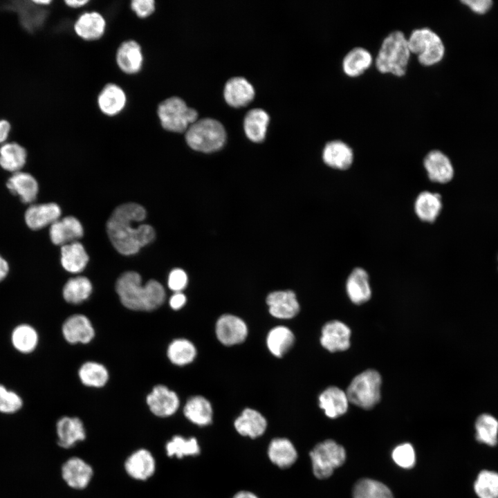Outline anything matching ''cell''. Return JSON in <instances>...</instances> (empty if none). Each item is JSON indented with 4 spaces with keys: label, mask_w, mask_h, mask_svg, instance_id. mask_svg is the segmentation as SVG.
<instances>
[{
    "label": "cell",
    "mask_w": 498,
    "mask_h": 498,
    "mask_svg": "<svg viewBox=\"0 0 498 498\" xmlns=\"http://www.w3.org/2000/svg\"><path fill=\"white\" fill-rule=\"evenodd\" d=\"M145 216L144 208L134 203L120 205L112 212L107 230L113 246L120 254H136L154 240V228L147 224H138Z\"/></svg>",
    "instance_id": "1"
},
{
    "label": "cell",
    "mask_w": 498,
    "mask_h": 498,
    "mask_svg": "<svg viewBox=\"0 0 498 498\" xmlns=\"http://www.w3.org/2000/svg\"><path fill=\"white\" fill-rule=\"evenodd\" d=\"M116 290L122 304L133 311H151L165 300V290L160 283L151 279L142 285L140 275L133 271L125 272L119 277Z\"/></svg>",
    "instance_id": "2"
},
{
    "label": "cell",
    "mask_w": 498,
    "mask_h": 498,
    "mask_svg": "<svg viewBox=\"0 0 498 498\" xmlns=\"http://www.w3.org/2000/svg\"><path fill=\"white\" fill-rule=\"evenodd\" d=\"M411 56L407 37L394 30L382 39L374 64L379 73L400 77L406 74Z\"/></svg>",
    "instance_id": "3"
},
{
    "label": "cell",
    "mask_w": 498,
    "mask_h": 498,
    "mask_svg": "<svg viewBox=\"0 0 498 498\" xmlns=\"http://www.w3.org/2000/svg\"><path fill=\"white\" fill-rule=\"evenodd\" d=\"M226 139V132L218 120L205 118L196 120L185 131V140L193 149L212 152L221 148Z\"/></svg>",
    "instance_id": "4"
},
{
    "label": "cell",
    "mask_w": 498,
    "mask_h": 498,
    "mask_svg": "<svg viewBox=\"0 0 498 498\" xmlns=\"http://www.w3.org/2000/svg\"><path fill=\"white\" fill-rule=\"evenodd\" d=\"M410 53L423 66H432L443 59L445 48L441 37L427 27L414 29L407 37Z\"/></svg>",
    "instance_id": "5"
},
{
    "label": "cell",
    "mask_w": 498,
    "mask_h": 498,
    "mask_svg": "<svg viewBox=\"0 0 498 498\" xmlns=\"http://www.w3.org/2000/svg\"><path fill=\"white\" fill-rule=\"evenodd\" d=\"M157 116L163 129L181 133L186 131L197 120L198 113L193 108L189 107L182 98L172 96L159 104Z\"/></svg>",
    "instance_id": "6"
},
{
    "label": "cell",
    "mask_w": 498,
    "mask_h": 498,
    "mask_svg": "<svg viewBox=\"0 0 498 498\" xmlns=\"http://www.w3.org/2000/svg\"><path fill=\"white\" fill-rule=\"evenodd\" d=\"M382 379L380 374L368 369L357 375L347 387L349 402L365 409L374 407L380 400Z\"/></svg>",
    "instance_id": "7"
},
{
    "label": "cell",
    "mask_w": 498,
    "mask_h": 498,
    "mask_svg": "<svg viewBox=\"0 0 498 498\" xmlns=\"http://www.w3.org/2000/svg\"><path fill=\"white\" fill-rule=\"evenodd\" d=\"M313 472L315 477H329L333 470L342 465L346 460L344 448L331 439L319 443L310 452Z\"/></svg>",
    "instance_id": "8"
},
{
    "label": "cell",
    "mask_w": 498,
    "mask_h": 498,
    "mask_svg": "<svg viewBox=\"0 0 498 498\" xmlns=\"http://www.w3.org/2000/svg\"><path fill=\"white\" fill-rule=\"evenodd\" d=\"M150 411L158 417H167L178 410L180 401L178 395L167 386H154L146 398Z\"/></svg>",
    "instance_id": "9"
},
{
    "label": "cell",
    "mask_w": 498,
    "mask_h": 498,
    "mask_svg": "<svg viewBox=\"0 0 498 498\" xmlns=\"http://www.w3.org/2000/svg\"><path fill=\"white\" fill-rule=\"evenodd\" d=\"M216 335L219 342L224 345L238 344L246 340L248 335V327L240 317L225 314L216 322Z\"/></svg>",
    "instance_id": "10"
},
{
    "label": "cell",
    "mask_w": 498,
    "mask_h": 498,
    "mask_svg": "<svg viewBox=\"0 0 498 498\" xmlns=\"http://www.w3.org/2000/svg\"><path fill=\"white\" fill-rule=\"evenodd\" d=\"M428 178L437 183H447L454 176V167L450 159L439 149L430 151L423 160Z\"/></svg>",
    "instance_id": "11"
},
{
    "label": "cell",
    "mask_w": 498,
    "mask_h": 498,
    "mask_svg": "<svg viewBox=\"0 0 498 498\" xmlns=\"http://www.w3.org/2000/svg\"><path fill=\"white\" fill-rule=\"evenodd\" d=\"M64 338L70 344H87L95 337V329L84 315L74 314L64 322L62 326Z\"/></svg>",
    "instance_id": "12"
},
{
    "label": "cell",
    "mask_w": 498,
    "mask_h": 498,
    "mask_svg": "<svg viewBox=\"0 0 498 498\" xmlns=\"http://www.w3.org/2000/svg\"><path fill=\"white\" fill-rule=\"evenodd\" d=\"M322 157L324 163L329 167L344 171L353 165L354 152L353 149L343 140H333L325 144Z\"/></svg>",
    "instance_id": "13"
},
{
    "label": "cell",
    "mask_w": 498,
    "mask_h": 498,
    "mask_svg": "<svg viewBox=\"0 0 498 498\" xmlns=\"http://www.w3.org/2000/svg\"><path fill=\"white\" fill-rule=\"evenodd\" d=\"M351 330L344 323L333 320L322 329L321 344L330 352L343 351L350 347Z\"/></svg>",
    "instance_id": "14"
},
{
    "label": "cell",
    "mask_w": 498,
    "mask_h": 498,
    "mask_svg": "<svg viewBox=\"0 0 498 498\" xmlns=\"http://www.w3.org/2000/svg\"><path fill=\"white\" fill-rule=\"evenodd\" d=\"M266 303L271 315L279 319H290L299 311V304L292 290H277L270 293Z\"/></svg>",
    "instance_id": "15"
},
{
    "label": "cell",
    "mask_w": 498,
    "mask_h": 498,
    "mask_svg": "<svg viewBox=\"0 0 498 498\" xmlns=\"http://www.w3.org/2000/svg\"><path fill=\"white\" fill-rule=\"evenodd\" d=\"M61 209L55 203L32 204L25 212L24 220L27 226L37 230L47 225H51L59 219Z\"/></svg>",
    "instance_id": "16"
},
{
    "label": "cell",
    "mask_w": 498,
    "mask_h": 498,
    "mask_svg": "<svg viewBox=\"0 0 498 498\" xmlns=\"http://www.w3.org/2000/svg\"><path fill=\"white\" fill-rule=\"evenodd\" d=\"M116 59L118 66L123 73L128 75L138 73L144 62L140 45L132 39L123 42L118 48Z\"/></svg>",
    "instance_id": "17"
},
{
    "label": "cell",
    "mask_w": 498,
    "mask_h": 498,
    "mask_svg": "<svg viewBox=\"0 0 498 498\" xmlns=\"http://www.w3.org/2000/svg\"><path fill=\"white\" fill-rule=\"evenodd\" d=\"M90 465L78 457L68 459L62 467V476L64 481L72 488H85L93 477Z\"/></svg>",
    "instance_id": "18"
},
{
    "label": "cell",
    "mask_w": 498,
    "mask_h": 498,
    "mask_svg": "<svg viewBox=\"0 0 498 498\" xmlns=\"http://www.w3.org/2000/svg\"><path fill=\"white\" fill-rule=\"evenodd\" d=\"M127 100L124 91L114 83L106 84L97 98L100 111L107 116H115L121 113L127 104Z\"/></svg>",
    "instance_id": "19"
},
{
    "label": "cell",
    "mask_w": 498,
    "mask_h": 498,
    "mask_svg": "<svg viewBox=\"0 0 498 498\" xmlns=\"http://www.w3.org/2000/svg\"><path fill=\"white\" fill-rule=\"evenodd\" d=\"M75 34L82 39L94 41L102 37L106 29V21L98 12H85L74 23Z\"/></svg>",
    "instance_id": "20"
},
{
    "label": "cell",
    "mask_w": 498,
    "mask_h": 498,
    "mask_svg": "<svg viewBox=\"0 0 498 498\" xmlns=\"http://www.w3.org/2000/svg\"><path fill=\"white\" fill-rule=\"evenodd\" d=\"M57 444L62 448H70L86 438L82 421L77 417L63 416L56 423Z\"/></svg>",
    "instance_id": "21"
},
{
    "label": "cell",
    "mask_w": 498,
    "mask_h": 498,
    "mask_svg": "<svg viewBox=\"0 0 498 498\" xmlns=\"http://www.w3.org/2000/svg\"><path fill=\"white\" fill-rule=\"evenodd\" d=\"M83 232L80 222L69 216L54 222L50 227L49 235L54 244L64 246L75 242L82 237Z\"/></svg>",
    "instance_id": "22"
},
{
    "label": "cell",
    "mask_w": 498,
    "mask_h": 498,
    "mask_svg": "<svg viewBox=\"0 0 498 498\" xmlns=\"http://www.w3.org/2000/svg\"><path fill=\"white\" fill-rule=\"evenodd\" d=\"M8 190L18 196L24 203H31L37 198L39 185L35 178L29 173L17 172L13 173L6 182Z\"/></svg>",
    "instance_id": "23"
},
{
    "label": "cell",
    "mask_w": 498,
    "mask_h": 498,
    "mask_svg": "<svg viewBox=\"0 0 498 498\" xmlns=\"http://www.w3.org/2000/svg\"><path fill=\"white\" fill-rule=\"evenodd\" d=\"M127 473L136 480H146L151 477L156 469V462L151 452L140 449L133 452L126 460Z\"/></svg>",
    "instance_id": "24"
},
{
    "label": "cell",
    "mask_w": 498,
    "mask_h": 498,
    "mask_svg": "<svg viewBox=\"0 0 498 498\" xmlns=\"http://www.w3.org/2000/svg\"><path fill=\"white\" fill-rule=\"evenodd\" d=\"M374 62L373 55L369 50L357 46L345 54L342 61V69L347 77H358L363 75Z\"/></svg>",
    "instance_id": "25"
},
{
    "label": "cell",
    "mask_w": 498,
    "mask_h": 498,
    "mask_svg": "<svg viewBox=\"0 0 498 498\" xmlns=\"http://www.w3.org/2000/svg\"><path fill=\"white\" fill-rule=\"evenodd\" d=\"M346 291L353 304H362L369 300L371 289L365 269L356 267L351 272L346 281Z\"/></svg>",
    "instance_id": "26"
},
{
    "label": "cell",
    "mask_w": 498,
    "mask_h": 498,
    "mask_svg": "<svg viewBox=\"0 0 498 498\" xmlns=\"http://www.w3.org/2000/svg\"><path fill=\"white\" fill-rule=\"evenodd\" d=\"M223 95L228 104L239 107L246 105L253 99L255 90L246 78L234 77L226 82Z\"/></svg>",
    "instance_id": "27"
},
{
    "label": "cell",
    "mask_w": 498,
    "mask_h": 498,
    "mask_svg": "<svg viewBox=\"0 0 498 498\" xmlns=\"http://www.w3.org/2000/svg\"><path fill=\"white\" fill-rule=\"evenodd\" d=\"M234 426L237 432L241 436L255 439L261 436L265 432L267 421L258 411L246 408L235 419Z\"/></svg>",
    "instance_id": "28"
},
{
    "label": "cell",
    "mask_w": 498,
    "mask_h": 498,
    "mask_svg": "<svg viewBox=\"0 0 498 498\" xmlns=\"http://www.w3.org/2000/svg\"><path fill=\"white\" fill-rule=\"evenodd\" d=\"M443 208L441 196L439 193L430 191L420 192L414 201V210L423 222L432 223L439 216Z\"/></svg>",
    "instance_id": "29"
},
{
    "label": "cell",
    "mask_w": 498,
    "mask_h": 498,
    "mask_svg": "<svg viewBox=\"0 0 498 498\" xmlns=\"http://www.w3.org/2000/svg\"><path fill=\"white\" fill-rule=\"evenodd\" d=\"M346 392L337 387H329L319 396L320 407L331 418H336L344 414L349 405Z\"/></svg>",
    "instance_id": "30"
},
{
    "label": "cell",
    "mask_w": 498,
    "mask_h": 498,
    "mask_svg": "<svg viewBox=\"0 0 498 498\" xmlns=\"http://www.w3.org/2000/svg\"><path fill=\"white\" fill-rule=\"evenodd\" d=\"M39 336L36 329L28 324L21 323L16 325L10 334L12 347L21 354H30L37 348Z\"/></svg>",
    "instance_id": "31"
},
{
    "label": "cell",
    "mask_w": 498,
    "mask_h": 498,
    "mask_svg": "<svg viewBox=\"0 0 498 498\" xmlns=\"http://www.w3.org/2000/svg\"><path fill=\"white\" fill-rule=\"evenodd\" d=\"M268 456L270 461L279 468H288L296 461L297 452L290 440L275 438L268 445Z\"/></svg>",
    "instance_id": "32"
},
{
    "label": "cell",
    "mask_w": 498,
    "mask_h": 498,
    "mask_svg": "<svg viewBox=\"0 0 498 498\" xmlns=\"http://www.w3.org/2000/svg\"><path fill=\"white\" fill-rule=\"evenodd\" d=\"M185 416L192 423L199 426L210 425L212 421V407L205 397L194 396L190 397L183 408Z\"/></svg>",
    "instance_id": "33"
},
{
    "label": "cell",
    "mask_w": 498,
    "mask_h": 498,
    "mask_svg": "<svg viewBox=\"0 0 498 498\" xmlns=\"http://www.w3.org/2000/svg\"><path fill=\"white\" fill-rule=\"evenodd\" d=\"M26 149L17 142L3 143L0 147V166L4 170L15 173L20 172L27 160Z\"/></svg>",
    "instance_id": "34"
},
{
    "label": "cell",
    "mask_w": 498,
    "mask_h": 498,
    "mask_svg": "<svg viewBox=\"0 0 498 498\" xmlns=\"http://www.w3.org/2000/svg\"><path fill=\"white\" fill-rule=\"evenodd\" d=\"M88 261V255L80 243L75 241L62 246L61 263L66 271L80 273L84 269Z\"/></svg>",
    "instance_id": "35"
},
{
    "label": "cell",
    "mask_w": 498,
    "mask_h": 498,
    "mask_svg": "<svg viewBox=\"0 0 498 498\" xmlns=\"http://www.w3.org/2000/svg\"><path fill=\"white\" fill-rule=\"evenodd\" d=\"M269 122V116L264 109H250L246 115L243 127L247 137L253 142L264 140Z\"/></svg>",
    "instance_id": "36"
},
{
    "label": "cell",
    "mask_w": 498,
    "mask_h": 498,
    "mask_svg": "<svg viewBox=\"0 0 498 498\" xmlns=\"http://www.w3.org/2000/svg\"><path fill=\"white\" fill-rule=\"evenodd\" d=\"M476 440L486 445L493 447L498 443V420L492 414H480L474 423Z\"/></svg>",
    "instance_id": "37"
},
{
    "label": "cell",
    "mask_w": 498,
    "mask_h": 498,
    "mask_svg": "<svg viewBox=\"0 0 498 498\" xmlns=\"http://www.w3.org/2000/svg\"><path fill=\"white\" fill-rule=\"evenodd\" d=\"M295 341L293 332L286 326H277L268 333L267 347L275 356L281 358L292 347Z\"/></svg>",
    "instance_id": "38"
},
{
    "label": "cell",
    "mask_w": 498,
    "mask_h": 498,
    "mask_svg": "<svg viewBox=\"0 0 498 498\" xmlns=\"http://www.w3.org/2000/svg\"><path fill=\"white\" fill-rule=\"evenodd\" d=\"M92 289V284L87 277L77 276L66 282L63 287L62 295L66 302L78 304L90 297Z\"/></svg>",
    "instance_id": "39"
},
{
    "label": "cell",
    "mask_w": 498,
    "mask_h": 498,
    "mask_svg": "<svg viewBox=\"0 0 498 498\" xmlns=\"http://www.w3.org/2000/svg\"><path fill=\"white\" fill-rule=\"evenodd\" d=\"M78 376L83 385L97 388L104 387L109 378L106 367L94 361H88L82 364L79 369Z\"/></svg>",
    "instance_id": "40"
},
{
    "label": "cell",
    "mask_w": 498,
    "mask_h": 498,
    "mask_svg": "<svg viewBox=\"0 0 498 498\" xmlns=\"http://www.w3.org/2000/svg\"><path fill=\"white\" fill-rule=\"evenodd\" d=\"M167 356L169 361L175 365L184 366L191 363L196 356V349L194 344L185 338L173 340L168 346Z\"/></svg>",
    "instance_id": "41"
},
{
    "label": "cell",
    "mask_w": 498,
    "mask_h": 498,
    "mask_svg": "<svg viewBox=\"0 0 498 498\" xmlns=\"http://www.w3.org/2000/svg\"><path fill=\"white\" fill-rule=\"evenodd\" d=\"M353 498H394L390 489L384 483L371 479H361L353 490Z\"/></svg>",
    "instance_id": "42"
},
{
    "label": "cell",
    "mask_w": 498,
    "mask_h": 498,
    "mask_svg": "<svg viewBox=\"0 0 498 498\" xmlns=\"http://www.w3.org/2000/svg\"><path fill=\"white\" fill-rule=\"evenodd\" d=\"M473 488L478 498H498V472L489 470L480 471Z\"/></svg>",
    "instance_id": "43"
},
{
    "label": "cell",
    "mask_w": 498,
    "mask_h": 498,
    "mask_svg": "<svg viewBox=\"0 0 498 498\" xmlns=\"http://www.w3.org/2000/svg\"><path fill=\"white\" fill-rule=\"evenodd\" d=\"M166 451L168 456H175L181 459L185 456L198 455L200 453V447L194 437L186 439L176 435L167 443Z\"/></svg>",
    "instance_id": "44"
},
{
    "label": "cell",
    "mask_w": 498,
    "mask_h": 498,
    "mask_svg": "<svg viewBox=\"0 0 498 498\" xmlns=\"http://www.w3.org/2000/svg\"><path fill=\"white\" fill-rule=\"evenodd\" d=\"M24 406L22 397L15 391L0 383V413L14 414Z\"/></svg>",
    "instance_id": "45"
},
{
    "label": "cell",
    "mask_w": 498,
    "mask_h": 498,
    "mask_svg": "<svg viewBox=\"0 0 498 498\" xmlns=\"http://www.w3.org/2000/svg\"><path fill=\"white\" fill-rule=\"evenodd\" d=\"M394 461L403 468H412L416 463V454L410 443H403L396 447L392 452Z\"/></svg>",
    "instance_id": "46"
},
{
    "label": "cell",
    "mask_w": 498,
    "mask_h": 498,
    "mask_svg": "<svg viewBox=\"0 0 498 498\" xmlns=\"http://www.w3.org/2000/svg\"><path fill=\"white\" fill-rule=\"evenodd\" d=\"M188 278L186 273L180 268L172 270L168 277L169 288L174 293L181 292L187 284Z\"/></svg>",
    "instance_id": "47"
},
{
    "label": "cell",
    "mask_w": 498,
    "mask_h": 498,
    "mask_svg": "<svg viewBox=\"0 0 498 498\" xmlns=\"http://www.w3.org/2000/svg\"><path fill=\"white\" fill-rule=\"evenodd\" d=\"M130 6L137 17L146 18L154 12L156 3L154 0H133Z\"/></svg>",
    "instance_id": "48"
},
{
    "label": "cell",
    "mask_w": 498,
    "mask_h": 498,
    "mask_svg": "<svg viewBox=\"0 0 498 498\" xmlns=\"http://www.w3.org/2000/svg\"><path fill=\"white\" fill-rule=\"evenodd\" d=\"M461 3L479 15L486 13L493 5L491 0H463L461 1Z\"/></svg>",
    "instance_id": "49"
},
{
    "label": "cell",
    "mask_w": 498,
    "mask_h": 498,
    "mask_svg": "<svg viewBox=\"0 0 498 498\" xmlns=\"http://www.w3.org/2000/svg\"><path fill=\"white\" fill-rule=\"evenodd\" d=\"M186 300V297L182 292H176L169 298V304L172 309L179 310L185 304Z\"/></svg>",
    "instance_id": "50"
},
{
    "label": "cell",
    "mask_w": 498,
    "mask_h": 498,
    "mask_svg": "<svg viewBox=\"0 0 498 498\" xmlns=\"http://www.w3.org/2000/svg\"><path fill=\"white\" fill-rule=\"evenodd\" d=\"M10 130L11 125L10 122L6 120H0V144L4 142L6 140L9 136Z\"/></svg>",
    "instance_id": "51"
},
{
    "label": "cell",
    "mask_w": 498,
    "mask_h": 498,
    "mask_svg": "<svg viewBox=\"0 0 498 498\" xmlns=\"http://www.w3.org/2000/svg\"><path fill=\"white\" fill-rule=\"evenodd\" d=\"M10 267L8 261L0 255V282L8 276Z\"/></svg>",
    "instance_id": "52"
},
{
    "label": "cell",
    "mask_w": 498,
    "mask_h": 498,
    "mask_svg": "<svg viewBox=\"0 0 498 498\" xmlns=\"http://www.w3.org/2000/svg\"><path fill=\"white\" fill-rule=\"evenodd\" d=\"M66 5L72 8H80L84 6L89 1L87 0H78V1H65Z\"/></svg>",
    "instance_id": "53"
},
{
    "label": "cell",
    "mask_w": 498,
    "mask_h": 498,
    "mask_svg": "<svg viewBox=\"0 0 498 498\" xmlns=\"http://www.w3.org/2000/svg\"><path fill=\"white\" fill-rule=\"evenodd\" d=\"M233 498H258L254 493L249 491L238 492Z\"/></svg>",
    "instance_id": "54"
},
{
    "label": "cell",
    "mask_w": 498,
    "mask_h": 498,
    "mask_svg": "<svg viewBox=\"0 0 498 498\" xmlns=\"http://www.w3.org/2000/svg\"><path fill=\"white\" fill-rule=\"evenodd\" d=\"M33 3H34L36 5L39 6H46L50 4L52 1L50 0H34L32 1Z\"/></svg>",
    "instance_id": "55"
}]
</instances>
